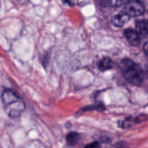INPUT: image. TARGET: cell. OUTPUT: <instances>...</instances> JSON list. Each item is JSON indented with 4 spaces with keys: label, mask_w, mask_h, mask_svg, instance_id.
I'll use <instances>...</instances> for the list:
<instances>
[{
    "label": "cell",
    "mask_w": 148,
    "mask_h": 148,
    "mask_svg": "<svg viewBox=\"0 0 148 148\" xmlns=\"http://www.w3.org/2000/svg\"><path fill=\"white\" fill-rule=\"evenodd\" d=\"M3 107L7 115L12 119L20 117L25 110V103L12 90L5 89L1 95Z\"/></svg>",
    "instance_id": "6da1fadb"
},
{
    "label": "cell",
    "mask_w": 148,
    "mask_h": 148,
    "mask_svg": "<svg viewBox=\"0 0 148 148\" xmlns=\"http://www.w3.org/2000/svg\"><path fill=\"white\" fill-rule=\"evenodd\" d=\"M119 68L127 80L134 84H139L143 80L141 67L129 58H124L120 62Z\"/></svg>",
    "instance_id": "7a4b0ae2"
},
{
    "label": "cell",
    "mask_w": 148,
    "mask_h": 148,
    "mask_svg": "<svg viewBox=\"0 0 148 148\" xmlns=\"http://www.w3.org/2000/svg\"><path fill=\"white\" fill-rule=\"evenodd\" d=\"M145 7L139 0H129L124 7V12L130 16L136 17L144 13Z\"/></svg>",
    "instance_id": "3957f363"
},
{
    "label": "cell",
    "mask_w": 148,
    "mask_h": 148,
    "mask_svg": "<svg viewBox=\"0 0 148 148\" xmlns=\"http://www.w3.org/2000/svg\"><path fill=\"white\" fill-rule=\"evenodd\" d=\"M148 119V116L145 114H140L136 116H129L125 118L120 122V127L123 129H128L137 124H140L146 121Z\"/></svg>",
    "instance_id": "277c9868"
},
{
    "label": "cell",
    "mask_w": 148,
    "mask_h": 148,
    "mask_svg": "<svg viewBox=\"0 0 148 148\" xmlns=\"http://www.w3.org/2000/svg\"><path fill=\"white\" fill-rule=\"evenodd\" d=\"M124 34L127 41L131 45L137 46L140 43V35L136 30L131 28H128L124 31Z\"/></svg>",
    "instance_id": "5b68a950"
},
{
    "label": "cell",
    "mask_w": 148,
    "mask_h": 148,
    "mask_svg": "<svg viewBox=\"0 0 148 148\" xmlns=\"http://www.w3.org/2000/svg\"><path fill=\"white\" fill-rule=\"evenodd\" d=\"M130 19V16L125 12H122L117 13L112 18V23L116 27H123L127 24Z\"/></svg>",
    "instance_id": "8992f818"
},
{
    "label": "cell",
    "mask_w": 148,
    "mask_h": 148,
    "mask_svg": "<svg viewBox=\"0 0 148 148\" xmlns=\"http://www.w3.org/2000/svg\"><path fill=\"white\" fill-rule=\"evenodd\" d=\"M114 66L113 61L109 58L105 57L99 60L97 64V66L101 71H105L113 68Z\"/></svg>",
    "instance_id": "52a82bcc"
},
{
    "label": "cell",
    "mask_w": 148,
    "mask_h": 148,
    "mask_svg": "<svg viewBox=\"0 0 148 148\" xmlns=\"http://www.w3.org/2000/svg\"><path fill=\"white\" fill-rule=\"evenodd\" d=\"M136 31L139 35H146L148 34V20H140L136 23Z\"/></svg>",
    "instance_id": "ba28073f"
},
{
    "label": "cell",
    "mask_w": 148,
    "mask_h": 148,
    "mask_svg": "<svg viewBox=\"0 0 148 148\" xmlns=\"http://www.w3.org/2000/svg\"><path fill=\"white\" fill-rule=\"evenodd\" d=\"M80 135L76 132H71L68 133L66 137L67 143L71 146L76 145L80 140Z\"/></svg>",
    "instance_id": "9c48e42d"
},
{
    "label": "cell",
    "mask_w": 148,
    "mask_h": 148,
    "mask_svg": "<svg viewBox=\"0 0 148 148\" xmlns=\"http://www.w3.org/2000/svg\"><path fill=\"white\" fill-rule=\"evenodd\" d=\"M129 0H109L110 5L113 7H118L125 4Z\"/></svg>",
    "instance_id": "30bf717a"
},
{
    "label": "cell",
    "mask_w": 148,
    "mask_h": 148,
    "mask_svg": "<svg viewBox=\"0 0 148 148\" xmlns=\"http://www.w3.org/2000/svg\"><path fill=\"white\" fill-rule=\"evenodd\" d=\"M85 148H100V145L98 142H93L87 145Z\"/></svg>",
    "instance_id": "8fae6325"
},
{
    "label": "cell",
    "mask_w": 148,
    "mask_h": 148,
    "mask_svg": "<svg viewBox=\"0 0 148 148\" xmlns=\"http://www.w3.org/2000/svg\"><path fill=\"white\" fill-rule=\"evenodd\" d=\"M116 148H130L124 142H119L116 143Z\"/></svg>",
    "instance_id": "7c38bea8"
},
{
    "label": "cell",
    "mask_w": 148,
    "mask_h": 148,
    "mask_svg": "<svg viewBox=\"0 0 148 148\" xmlns=\"http://www.w3.org/2000/svg\"><path fill=\"white\" fill-rule=\"evenodd\" d=\"M62 2L69 6H73L75 5L74 0H61Z\"/></svg>",
    "instance_id": "4fadbf2b"
},
{
    "label": "cell",
    "mask_w": 148,
    "mask_h": 148,
    "mask_svg": "<svg viewBox=\"0 0 148 148\" xmlns=\"http://www.w3.org/2000/svg\"><path fill=\"white\" fill-rule=\"evenodd\" d=\"M143 51L148 58V42H146L143 46Z\"/></svg>",
    "instance_id": "5bb4252c"
},
{
    "label": "cell",
    "mask_w": 148,
    "mask_h": 148,
    "mask_svg": "<svg viewBox=\"0 0 148 148\" xmlns=\"http://www.w3.org/2000/svg\"><path fill=\"white\" fill-rule=\"evenodd\" d=\"M100 3L102 5H106L107 3H109V0H99Z\"/></svg>",
    "instance_id": "9a60e30c"
},
{
    "label": "cell",
    "mask_w": 148,
    "mask_h": 148,
    "mask_svg": "<svg viewBox=\"0 0 148 148\" xmlns=\"http://www.w3.org/2000/svg\"><path fill=\"white\" fill-rule=\"evenodd\" d=\"M20 3H25L29 1V0H17Z\"/></svg>",
    "instance_id": "2e32d148"
}]
</instances>
